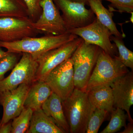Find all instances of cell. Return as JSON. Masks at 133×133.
I'll return each mask as SVG.
<instances>
[{"label":"cell","instance_id":"obj_4","mask_svg":"<svg viewBox=\"0 0 133 133\" xmlns=\"http://www.w3.org/2000/svg\"><path fill=\"white\" fill-rule=\"evenodd\" d=\"M130 71L120 61L101 49L90 77L86 92L100 86L109 85Z\"/></svg>","mask_w":133,"mask_h":133},{"label":"cell","instance_id":"obj_11","mask_svg":"<svg viewBox=\"0 0 133 133\" xmlns=\"http://www.w3.org/2000/svg\"><path fill=\"white\" fill-rule=\"evenodd\" d=\"M29 18L13 17L0 18V41L11 42L28 37H35L39 33Z\"/></svg>","mask_w":133,"mask_h":133},{"label":"cell","instance_id":"obj_21","mask_svg":"<svg viewBox=\"0 0 133 133\" xmlns=\"http://www.w3.org/2000/svg\"><path fill=\"white\" fill-rule=\"evenodd\" d=\"M33 112L30 108L24 107L20 114L13 119L11 133H26L29 127Z\"/></svg>","mask_w":133,"mask_h":133},{"label":"cell","instance_id":"obj_7","mask_svg":"<svg viewBox=\"0 0 133 133\" xmlns=\"http://www.w3.org/2000/svg\"><path fill=\"white\" fill-rule=\"evenodd\" d=\"M68 33L81 37L87 44L97 45L113 57L118 56L116 45L111 42L110 37L112 35L96 17L93 22L87 26L71 30Z\"/></svg>","mask_w":133,"mask_h":133},{"label":"cell","instance_id":"obj_26","mask_svg":"<svg viewBox=\"0 0 133 133\" xmlns=\"http://www.w3.org/2000/svg\"><path fill=\"white\" fill-rule=\"evenodd\" d=\"M108 1L111 3V9L115 8L120 13H133V0H101Z\"/></svg>","mask_w":133,"mask_h":133},{"label":"cell","instance_id":"obj_5","mask_svg":"<svg viewBox=\"0 0 133 133\" xmlns=\"http://www.w3.org/2000/svg\"><path fill=\"white\" fill-rule=\"evenodd\" d=\"M83 39L78 37L60 47L50 50L36 58L38 66L35 81H44L54 68L71 56Z\"/></svg>","mask_w":133,"mask_h":133},{"label":"cell","instance_id":"obj_1","mask_svg":"<svg viewBox=\"0 0 133 133\" xmlns=\"http://www.w3.org/2000/svg\"><path fill=\"white\" fill-rule=\"evenodd\" d=\"M62 104L70 133H86L88 121L94 110L87 92L74 88L67 98L62 101Z\"/></svg>","mask_w":133,"mask_h":133},{"label":"cell","instance_id":"obj_30","mask_svg":"<svg viewBox=\"0 0 133 133\" xmlns=\"http://www.w3.org/2000/svg\"><path fill=\"white\" fill-rule=\"evenodd\" d=\"M70 1L75 2L84 3L85 5H88V0H70Z\"/></svg>","mask_w":133,"mask_h":133},{"label":"cell","instance_id":"obj_28","mask_svg":"<svg viewBox=\"0 0 133 133\" xmlns=\"http://www.w3.org/2000/svg\"><path fill=\"white\" fill-rule=\"evenodd\" d=\"M133 122H130L126 125L125 129L122 133H133Z\"/></svg>","mask_w":133,"mask_h":133},{"label":"cell","instance_id":"obj_10","mask_svg":"<svg viewBox=\"0 0 133 133\" xmlns=\"http://www.w3.org/2000/svg\"><path fill=\"white\" fill-rule=\"evenodd\" d=\"M40 5L42 9V15L33 23L34 28L39 34L52 36L68 33L59 10L53 0H42Z\"/></svg>","mask_w":133,"mask_h":133},{"label":"cell","instance_id":"obj_25","mask_svg":"<svg viewBox=\"0 0 133 133\" xmlns=\"http://www.w3.org/2000/svg\"><path fill=\"white\" fill-rule=\"evenodd\" d=\"M26 3L29 13V18L35 22L40 18L42 13L40 2L42 0H23Z\"/></svg>","mask_w":133,"mask_h":133},{"label":"cell","instance_id":"obj_12","mask_svg":"<svg viewBox=\"0 0 133 133\" xmlns=\"http://www.w3.org/2000/svg\"><path fill=\"white\" fill-rule=\"evenodd\" d=\"M31 85L22 84L14 90L0 93V104L3 108L2 124H6L21 112Z\"/></svg>","mask_w":133,"mask_h":133},{"label":"cell","instance_id":"obj_23","mask_svg":"<svg viewBox=\"0 0 133 133\" xmlns=\"http://www.w3.org/2000/svg\"><path fill=\"white\" fill-rule=\"evenodd\" d=\"M109 113L104 109H94L88 121L86 133H98L101 126Z\"/></svg>","mask_w":133,"mask_h":133},{"label":"cell","instance_id":"obj_2","mask_svg":"<svg viewBox=\"0 0 133 133\" xmlns=\"http://www.w3.org/2000/svg\"><path fill=\"white\" fill-rule=\"evenodd\" d=\"M78 37L69 33L40 37H28L11 42L0 41V47L5 48L8 52L29 53L36 58L41 54L60 47Z\"/></svg>","mask_w":133,"mask_h":133},{"label":"cell","instance_id":"obj_27","mask_svg":"<svg viewBox=\"0 0 133 133\" xmlns=\"http://www.w3.org/2000/svg\"><path fill=\"white\" fill-rule=\"evenodd\" d=\"M12 122H9L6 124H2L0 121V133H11Z\"/></svg>","mask_w":133,"mask_h":133},{"label":"cell","instance_id":"obj_13","mask_svg":"<svg viewBox=\"0 0 133 133\" xmlns=\"http://www.w3.org/2000/svg\"><path fill=\"white\" fill-rule=\"evenodd\" d=\"M114 107L126 111L129 121L133 122L130 109L133 104V72L129 71L112 83Z\"/></svg>","mask_w":133,"mask_h":133},{"label":"cell","instance_id":"obj_15","mask_svg":"<svg viewBox=\"0 0 133 133\" xmlns=\"http://www.w3.org/2000/svg\"><path fill=\"white\" fill-rule=\"evenodd\" d=\"M42 109L65 133H70V127L65 115L62 100L52 92L44 103Z\"/></svg>","mask_w":133,"mask_h":133},{"label":"cell","instance_id":"obj_24","mask_svg":"<svg viewBox=\"0 0 133 133\" xmlns=\"http://www.w3.org/2000/svg\"><path fill=\"white\" fill-rule=\"evenodd\" d=\"M21 54L8 52L0 59V81L4 78L7 72L15 67L18 63L19 55Z\"/></svg>","mask_w":133,"mask_h":133},{"label":"cell","instance_id":"obj_19","mask_svg":"<svg viewBox=\"0 0 133 133\" xmlns=\"http://www.w3.org/2000/svg\"><path fill=\"white\" fill-rule=\"evenodd\" d=\"M13 17L29 18L28 8L23 0H0V18Z\"/></svg>","mask_w":133,"mask_h":133},{"label":"cell","instance_id":"obj_18","mask_svg":"<svg viewBox=\"0 0 133 133\" xmlns=\"http://www.w3.org/2000/svg\"><path fill=\"white\" fill-rule=\"evenodd\" d=\"M88 5L94 13L99 21L109 30L112 35L123 38V35L117 29L112 19L114 14L103 6L101 0H88Z\"/></svg>","mask_w":133,"mask_h":133},{"label":"cell","instance_id":"obj_6","mask_svg":"<svg viewBox=\"0 0 133 133\" xmlns=\"http://www.w3.org/2000/svg\"><path fill=\"white\" fill-rule=\"evenodd\" d=\"M38 63L33 55L22 53L21 58L13 68L12 72L0 81V93L11 90L22 84H31L35 81Z\"/></svg>","mask_w":133,"mask_h":133},{"label":"cell","instance_id":"obj_29","mask_svg":"<svg viewBox=\"0 0 133 133\" xmlns=\"http://www.w3.org/2000/svg\"><path fill=\"white\" fill-rule=\"evenodd\" d=\"M8 52L7 51H5L2 49V48L0 47V59L2 57H3L6 55Z\"/></svg>","mask_w":133,"mask_h":133},{"label":"cell","instance_id":"obj_14","mask_svg":"<svg viewBox=\"0 0 133 133\" xmlns=\"http://www.w3.org/2000/svg\"><path fill=\"white\" fill-rule=\"evenodd\" d=\"M52 92L45 81H35L30 86L26 96L24 107L30 108L33 111L41 109L44 103Z\"/></svg>","mask_w":133,"mask_h":133},{"label":"cell","instance_id":"obj_9","mask_svg":"<svg viewBox=\"0 0 133 133\" xmlns=\"http://www.w3.org/2000/svg\"><path fill=\"white\" fill-rule=\"evenodd\" d=\"M62 12V17L68 31L83 28L94 21L96 16L91 9L86 8L84 3L70 0H53Z\"/></svg>","mask_w":133,"mask_h":133},{"label":"cell","instance_id":"obj_22","mask_svg":"<svg viewBox=\"0 0 133 133\" xmlns=\"http://www.w3.org/2000/svg\"><path fill=\"white\" fill-rule=\"evenodd\" d=\"M116 45L118 52V58L120 62L127 68L133 70V52L126 47L123 38L112 35L110 37Z\"/></svg>","mask_w":133,"mask_h":133},{"label":"cell","instance_id":"obj_8","mask_svg":"<svg viewBox=\"0 0 133 133\" xmlns=\"http://www.w3.org/2000/svg\"><path fill=\"white\" fill-rule=\"evenodd\" d=\"M43 81L62 101L74 91V70L71 57L50 72Z\"/></svg>","mask_w":133,"mask_h":133},{"label":"cell","instance_id":"obj_3","mask_svg":"<svg viewBox=\"0 0 133 133\" xmlns=\"http://www.w3.org/2000/svg\"><path fill=\"white\" fill-rule=\"evenodd\" d=\"M101 49L82 41L71 56L74 70L75 88L86 92L91 74Z\"/></svg>","mask_w":133,"mask_h":133},{"label":"cell","instance_id":"obj_17","mask_svg":"<svg viewBox=\"0 0 133 133\" xmlns=\"http://www.w3.org/2000/svg\"><path fill=\"white\" fill-rule=\"evenodd\" d=\"M27 133H65L42 108L33 112Z\"/></svg>","mask_w":133,"mask_h":133},{"label":"cell","instance_id":"obj_16","mask_svg":"<svg viewBox=\"0 0 133 133\" xmlns=\"http://www.w3.org/2000/svg\"><path fill=\"white\" fill-rule=\"evenodd\" d=\"M88 99L94 110L104 109L109 113L113 110L114 99L111 86H100L86 92Z\"/></svg>","mask_w":133,"mask_h":133},{"label":"cell","instance_id":"obj_20","mask_svg":"<svg viewBox=\"0 0 133 133\" xmlns=\"http://www.w3.org/2000/svg\"><path fill=\"white\" fill-rule=\"evenodd\" d=\"M110 113L111 119L109 124L101 133H116L127 125L126 121L128 117L124 110L116 108Z\"/></svg>","mask_w":133,"mask_h":133}]
</instances>
